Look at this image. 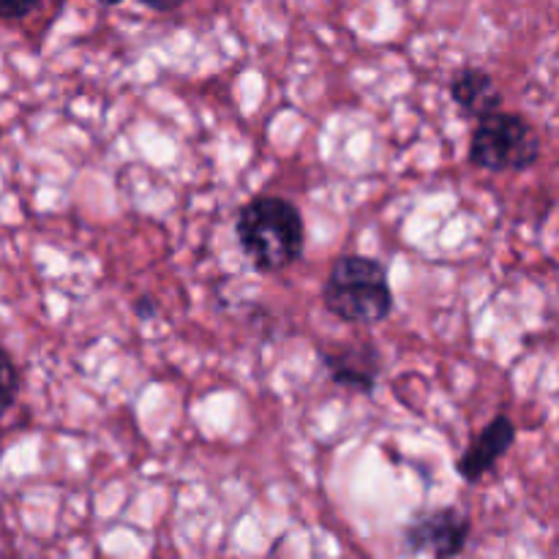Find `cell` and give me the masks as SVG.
Instances as JSON below:
<instances>
[{"mask_svg": "<svg viewBox=\"0 0 559 559\" xmlns=\"http://www.w3.org/2000/svg\"><path fill=\"white\" fill-rule=\"evenodd\" d=\"M235 235L260 273L284 271L304 254V216L284 197H254L246 202L235 222Z\"/></svg>", "mask_w": 559, "mask_h": 559, "instance_id": "cell-1", "label": "cell"}, {"mask_svg": "<svg viewBox=\"0 0 559 559\" xmlns=\"http://www.w3.org/2000/svg\"><path fill=\"white\" fill-rule=\"evenodd\" d=\"M322 304L333 317L353 325L385 322L393 311V289L385 265L374 257H336L322 287Z\"/></svg>", "mask_w": 559, "mask_h": 559, "instance_id": "cell-2", "label": "cell"}, {"mask_svg": "<svg viewBox=\"0 0 559 559\" xmlns=\"http://www.w3.org/2000/svg\"><path fill=\"white\" fill-rule=\"evenodd\" d=\"M540 158V140L533 126L513 112H495L478 120L469 140V162L486 173H524Z\"/></svg>", "mask_w": 559, "mask_h": 559, "instance_id": "cell-3", "label": "cell"}, {"mask_svg": "<svg viewBox=\"0 0 559 559\" xmlns=\"http://www.w3.org/2000/svg\"><path fill=\"white\" fill-rule=\"evenodd\" d=\"M469 519L459 508L420 513L404 530V546L415 555L456 557L467 549Z\"/></svg>", "mask_w": 559, "mask_h": 559, "instance_id": "cell-4", "label": "cell"}, {"mask_svg": "<svg viewBox=\"0 0 559 559\" xmlns=\"http://www.w3.org/2000/svg\"><path fill=\"white\" fill-rule=\"evenodd\" d=\"M320 360L336 385L349 388L355 393H374L377 377L382 371L380 349L371 342L349 344L342 349H320Z\"/></svg>", "mask_w": 559, "mask_h": 559, "instance_id": "cell-5", "label": "cell"}, {"mask_svg": "<svg viewBox=\"0 0 559 559\" xmlns=\"http://www.w3.org/2000/svg\"><path fill=\"white\" fill-rule=\"evenodd\" d=\"M513 442H516V424L506 413L495 415L456 462L459 478L467 480V484H478L511 451Z\"/></svg>", "mask_w": 559, "mask_h": 559, "instance_id": "cell-6", "label": "cell"}, {"mask_svg": "<svg viewBox=\"0 0 559 559\" xmlns=\"http://www.w3.org/2000/svg\"><path fill=\"white\" fill-rule=\"evenodd\" d=\"M451 98L462 109L464 118L473 120H484L502 109V93L497 82L491 80L489 71L475 69V66H467V69L453 74Z\"/></svg>", "mask_w": 559, "mask_h": 559, "instance_id": "cell-7", "label": "cell"}, {"mask_svg": "<svg viewBox=\"0 0 559 559\" xmlns=\"http://www.w3.org/2000/svg\"><path fill=\"white\" fill-rule=\"evenodd\" d=\"M41 0H0V14L5 20H22V16L33 14Z\"/></svg>", "mask_w": 559, "mask_h": 559, "instance_id": "cell-8", "label": "cell"}, {"mask_svg": "<svg viewBox=\"0 0 559 559\" xmlns=\"http://www.w3.org/2000/svg\"><path fill=\"white\" fill-rule=\"evenodd\" d=\"M16 366L14 360H11V355H5L3 358V404L5 407H11L14 404V396H16Z\"/></svg>", "mask_w": 559, "mask_h": 559, "instance_id": "cell-9", "label": "cell"}, {"mask_svg": "<svg viewBox=\"0 0 559 559\" xmlns=\"http://www.w3.org/2000/svg\"><path fill=\"white\" fill-rule=\"evenodd\" d=\"M140 3L145 5V9L158 11V14H167V11L180 9V5H183L186 0H140Z\"/></svg>", "mask_w": 559, "mask_h": 559, "instance_id": "cell-10", "label": "cell"}, {"mask_svg": "<svg viewBox=\"0 0 559 559\" xmlns=\"http://www.w3.org/2000/svg\"><path fill=\"white\" fill-rule=\"evenodd\" d=\"M134 311L142 317V320H145V317H151L153 311H156V306L147 304V298H140V300H136V304H134Z\"/></svg>", "mask_w": 559, "mask_h": 559, "instance_id": "cell-11", "label": "cell"}, {"mask_svg": "<svg viewBox=\"0 0 559 559\" xmlns=\"http://www.w3.org/2000/svg\"><path fill=\"white\" fill-rule=\"evenodd\" d=\"M98 3H104V5H118V3H123V0H98Z\"/></svg>", "mask_w": 559, "mask_h": 559, "instance_id": "cell-12", "label": "cell"}]
</instances>
